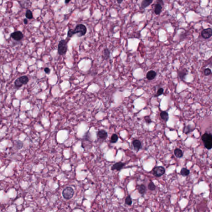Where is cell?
Instances as JSON below:
<instances>
[{
    "mask_svg": "<svg viewBox=\"0 0 212 212\" xmlns=\"http://www.w3.org/2000/svg\"><path fill=\"white\" fill-rule=\"evenodd\" d=\"M87 31V29L85 25L83 24H78L76 26L74 30L69 29L67 33V37L68 38H71L74 35L78 34V37H81L85 36Z\"/></svg>",
    "mask_w": 212,
    "mask_h": 212,
    "instance_id": "obj_1",
    "label": "cell"
},
{
    "mask_svg": "<svg viewBox=\"0 0 212 212\" xmlns=\"http://www.w3.org/2000/svg\"><path fill=\"white\" fill-rule=\"evenodd\" d=\"M201 140L207 149L210 150L212 149V135L211 133L205 132L201 137Z\"/></svg>",
    "mask_w": 212,
    "mask_h": 212,
    "instance_id": "obj_2",
    "label": "cell"
},
{
    "mask_svg": "<svg viewBox=\"0 0 212 212\" xmlns=\"http://www.w3.org/2000/svg\"><path fill=\"white\" fill-rule=\"evenodd\" d=\"M68 41L66 40H61L59 42L58 47V53L59 55H65L68 50Z\"/></svg>",
    "mask_w": 212,
    "mask_h": 212,
    "instance_id": "obj_3",
    "label": "cell"
},
{
    "mask_svg": "<svg viewBox=\"0 0 212 212\" xmlns=\"http://www.w3.org/2000/svg\"><path fill=\"white\" fill-rule=\"evenodd\" d=\"M74 194V191L73 188L70 186L65 188L63 190L62 194L64 199L67 200L71 199Z\"/></svg>",
    "mask_w": 212,
    "mask_h": 212,
    "instance_id": "obj_4",
    "label": "cell"
},
{
    "mask_svg": "<svg viewBox=\"0 0 212 212\" xmlns=\"http://www.w3.org/2000/svg\"><path fill=\"white\" fill-rule=\"evenodd\" d=\"M165 173V169L162 166H157L152 169V174L156 177H159Z\"/></svg>",
    "mask_w": 212,
    "mask_h": 212,
    "instance_id": "obj_5",
    "label": "cell"
},
{
    "mask_svg": "<svg viewBox=\"0 0 212 212\" xmlns=\"http://www.w3.org/2000/svg\"><path fill=\"white\" fill-rule=\"evenodd\" d=\"M164 5L163 0H157V4L155 5L154 12L156 15H159L162 11V6Z\"/></svg>",
    "mask_w": 212,
    "mask_h": 212,
    "instance_id": "obj_6",
    "label": "cell"
},
{
    "mask_svg": "<svg viewBox=\"0 0 212 212\" xmlns=\"http://www.w3.org/2000/svg\"><path fill=\"white\" fill-rule=\"evenodd\" d=\"M201 35L203 38L208 39L211 37L212 35V30L211 28L203 29L202 31Z\"/></svg>",
    "mask_w": 212,
    "mask_h": 212,
    "instance_id": "obj_7",
    "label": "cell"
},
{
    "mask_svg": "<svg viewBox=\"0 0 212 212\" xmlns=\"http://www.w3.org/2000/svg\"><path fill=\"white\" fill-rule=\"evenodd\" d=\"M11 36L12 38L17 41L21 40L23 38V35L21 32L19 31L15 32L14 33H12L11 35Z\"/></svg>",
    "mask_w": 212,
    "mask_h": 212,
    "instance_id": "obj_8",
    "label": "cell"
},
{
    "mask_svg": "<svg viewBox=\"0 0 212 212\" xmlns=\"http://www.w3.org/2000/svg\"><path fill=\"white\" fill-rule=\"evenodd\" d=\"M97 135L99 139L104 140L107 138L108 133L105 130H100L97 132Z\"/></svg>",
    "mask_w": 212,
    "mask_h": 212,
    "instance_id": "obj_9",
    "label": "cell"
},
{
    "mask_svg": "<svg viewBox=\"0 0 212 212\" xmlns=\"http://www.w3.org/2000/svg\"><path fill=\"white\" fill-rule=\"evenodd\" d=\"M126 164V163H123L122 162H118L114 164L111 167V170H117V171H120L121 169H122L123 167H124Z\"/></svg>",
    "mask_w": 212,
    "mask_h": 212,
    "instance_id": "obj_10",
    "label": "cell"
},
{
    "mask_svg": "<svg viewBox=\"0 0 212 212\" xmlns=\"http://www.w3.org/2000/svg\"><path fill=\"white\" fill-rule=\"evenodd\" d=\"M132 145H133L134 150L138 152L140 149L142 148L141 143L140 140L137 139H135L132 142Z\"/></svg>",
    "mask_w": 212,
    "mask_h": 212,
    "instance_id": "obj_11",
    "label": "cell"
},
{
    "mask_svg": "<svg viewBox=\"0 0 212 212\" xmlns=\"http://www.w3.org/2000/svg\"><path fill=\"white\" fill-rule=\"evenodd\" d=\"M153 0H143L140 4L141 9H145L151 5Z\"/></svg>",
    "mask_w": 212,
    "mask_h": 212,
    "instance_id": "obj_12",
    "label": "cell"
},
{
    "mask_svg": "<svg viewBox=\"0 0 212 212\" xmlns=\"http://www.w3.org/2000/svg\"><path fill=\"white\" fill-rule=\"evenodd\" d=\"M157 73L155 71L151 70L147 72L146 74V78L148 80H153L156 77Z\"/></svg>",
    "mask_w": 212,
    "mask_h": 212,
    "instance_id": "obj_13",
    "label": "cell"
},
{
    "mask_svg": "<svg viewBox=\"0 0 212 212\" xmlns=\"http://www.w3.org/2000/svg\"><path fill=\"white\" fill-rule=\"evenodd\" d=\"M187 70L186 69H182L181 71H178V76L179 78L181 80H183V79H184L185 78V76H186L187 74Z\"/></svg>",
    "mask_w": 212,
    "mask_h": 212,
    "instance_id": "obj_14",
    "label": "cell"
},
{
    "mask_svg": "<svg viewBox=\"0 0 212 212\" xmlns=\"http://www.w3.org/2000/svg\"><path fill=\"white\" fill-rule=\"evenodd\" d=\"M160 116L161 118L166 122H167L169 120V114L166 111H162L161 112Z\"/></svg>",
    "mask_w": 212,
    "mask_h": 212,
    "instance_id": "obj_15",
    "label": "cell"
},
{
    "mask_svg": "<svg viewBox=\"0 0 212 212\" xmlns=\"http://www.w3.org/2000/svg\"><path fill=\"white\" fill-rule=\"evenodd\" d=\"M174 154L177 158H181L183 156V152L182 150L178 148L175 149L174 151Z\"/></svg>",
    "mask_w": 212,
    "mask_h": 212,
    "instance_id": "obj_16",
    "label": "cell"
},
{
    "mask_svg": "<svg viewBox=\"0 0 212 212\" xmlns=\"http://www.w3.org/2000/svg\"><path fill=\"white\" fill-rule=\"evenodd\" d=\"M138 191L140 194L144 195L146 191V187L145 185L141 184L138 186Z\"/></svg>",
    "mask_w": 212,
    "mask_h": 212,
    "instance_id": "obj_17",
    "label": "cell"
},
{
    "mask_svg": "<svg viewBox=\"0 0 212 212\" xmlns=\"http://www.w3.org/2000/svg\"><path fill=\"white\" fill-rule=\"evenodd\" d=\"M194 129H193V128L191 127V126L190 125H188L187 126H185L183 128V133L187 134L192 131Z\"/></svg>",
    "mask_w": 212,
    "mask_h": 212,
    "instance_id": "obj_18",
    "label": "cell"
},
{
    "mask_svg": "<svg viewBox=\"0 0 212 212\" xmlns=\"http://www.w3.org/2000/svg\"><path fill=\"white\" fill-rule=\"evenodd\" d=\"M110 54V52L109 49H108V48H105L104 49V52H103V58L105 60H107L109 58Z\"/></svg>",
    "mask_w": 212,
    "mask_h": 212,
    "instance_id": "obj_19",
    "label": "cell"
},
{
    "mask_svg": "<svg viewBox=\"0 0 212 212\" xmlns=\"http://www.w3.org/2000/svg\"><path fill=\"white\" fill-rule=\"evenodd\" d=\"M180 174L183 176H188L190 174V170L186 168H182L180 171Z\"/></svg>",
    "mask_w": 212,
    "mask_h": 212,
    "instance_id": "obj_20",
    "label": "cell"
},
{
    "mask_svg": "<svg viewBox=\"0 0 212 212\" xmlns=\"http://www.w3.org/2000/svg\"><path fill=\"white\" fill-rule=\"evenodd\" d=\"M19 78L20 80L23 85H25L28 83L29 81V78L27 76H23Z\"/></svg>",
    "mask_w": 212,
    "mask_h": 212,
    "instance_id": "obj_21",
    "label": "cell"
},
{
    "mask_svg": "<svg viewBox=\"0 0 212 212\" xmlns=\"http://www.w3.org/2000/svg\"><path fill=\"white\" fill-rule=\"evenodd\" d=\"M118 139L119 137L116 134H113L111 137L110 142L111 143H115L118 141Z\"/></svg>",
    "mask_w": 212,
    "mask_h": 212,
    "instance_id": "obj_22",
    "label": "cell"
},
{
    "mask_svg": "<svg viewBox=\"0 0 212 212\" xmlns=\"http://www.w3.org/2000/svg\"><path fill=\"white\" fill-rule=\"evenodd\" d=\"M132 202L133 201H132V198H131V196L130 195H128L125 200V204L128 205H132Z\"/></svg>",
    "mask_w": 212,
    "mask_h": 212,
    "instance_id": "obj_23",
    "label": "cell"
},
{
    "mask_svg": "<svg viewBox=\"0 0 212 212\" xmlns=\"http://www.w3.org/2000/svg\"><path fill=\"white\" fill-rule=\"evenodd\" d=\"M25 16L28 19H32L33 18V14L32 12L30 10L27 11L25 13Z\"/></svg>",
    "mask_w": 212,
    "mask_h": 212,
    "instance_id": "obj_24",
    "label": "cell"
},
{
    "mask_svg": "<svg viewBox=\"0 0 212 212\" xmlns=\"http://www.w3.org/2000/svg\"><path fill=\"white\" fill-rule=\"evenodd\" d=\"M147 187H148L149 190H152H152H155V188H156V186H155L153 182H152V181H151L149 183Z\"/></svg>",
    "mask_w": 212,
    "mask_h": 212,
    "instance_id": "obj_25",
    "label": "cell"
},
{
    "mask_svg": "<svg viewBox=\"0 0 212 212\" xmlns=\"http://www.w3.org/2000/svg\"><path fill=\"white\" fill-rule=\"evenodd\" d=\"M14 83L15 85L17 88H21L23 85V84L21 83V82L19 78H18L16 80V81H15Z\"/></svg>",
    "mask_w": 212,
    "mask_h": 212,
    "instance_id": "obj_26",
    "label": "cell"
},
{
    "mask_svg": "<svg viewBox=\"0 0 212 212\" xmlns=\"http://www.w3.org/2000/svg\"><path fill=\"white\" fill-rule=\"evenodd\" d=\"M164 93V89L163 88H160L158 89V90L157 91V93L156 95H155V97H158L159 96H160L161 95L163 94Z\"/></svg>",
    "mask_w": 212,
    "mask_h": 212,
    "instance_id": "obj_27",
    "label": "cell"
},
{
    "mask_svg": "<svg viewBox=\"0 0 212 212\" xmlns=\"http://www.w3.org/2000/svg\"><path fill=\"white\" fill-rule=\"evenodd\" d=\"M204 73L205 76H208L211 73V70L209 68L205 69L204 71Z\"/></svg>",
    "mask_w": 212,
    "mask_h": 212,
    "instance_id": "obj_28",
    "label": "cell"
},
{
    "mask_svg": "<svg viewBox=\"0 0 212 212\" xmlns=\"http://www.w3.org/2000/svg\"><path fill=\"white\" fill-rule=\"evenodd\" d=\"M144 119L145 120V122L147 124H150L152 122V121L149 116H146L144 117Z\"/></svg>",
    "mask_w": 212,
    "mask_h": 212,
    "instance_id": "obj_29",
    "label": "cell"
},
{
    "mask_svg": "<svg viewBox=\"0 0 212 212\" xmlns=\"http://www.w3.org/2000/svg\"><path fill=\"white\" fill-rule=\"evenodd\" d=\"M44 71H45V73H47V74H49L51 72V70L49 68H48V67H46L45 68V69H44Z\"/></svg>",
    "mask_w": 212,
    "mask_h": 212,
    "instance_id": "obj_30",
    "label": "cell"
},
{
    "mask_svg": "<svg viewBox=\"0 0 212 212\" xmlns=\"http://www.w3.org/2000/svg\"><path fill=\"white\" fill-rule=\"evenodd\" d=\"M123 1V0H117L118 4H121Z\"/></svg>",
    "mask_w": 212,
    "mask_h": 212,
    "instance_id": "obj_31",
    "label": "cell"
},
{
    "mask_svg": "<svg viewBox=\"0 0 212 212\" xmlns=\"http://www.w3.org/2000/svg\"><path fill=\"white\" fill-rule=\"evenodd\" d=\"M24 23L26 25V24H28V20L27 19H25L24 20Z\"/></svg>",
    "mask_w": 212,
    "mask_h": 212,
    "instance_id": "obj_32",
    "label": "cell"
},
{
    "mask_svg": "<svg viewBox=\"0 0 212 212\" xmlns=\"http://www.w3.org/2000/svg\"><path fill=\"white\" fill-rule=\"evenodd\" d=\"M71 0H65V3L66 4H68Z\"/></svg>",
    "mask_w": 212,
    "mask_h": 212,
    "instance_id": "obj_33",
    "label": "cell"
}]
</instances>
